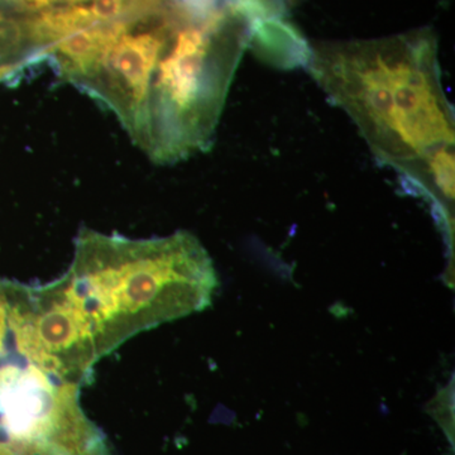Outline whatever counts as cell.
<instances>
[{"mask_svg":"<svg viewBox=\"0 0 455 455\" xmlns=\"http://www.w3.org/2000/svg\"><path fill=\"white\" fill-rule=\"evenodd\" d=\"M305 66L352 119L376 160L401 176L455 146L454 108L443 86L433 29L314 42Z\"/></svg>","mask_w":455,"mask_h":455,"instance_id":"6da1fadb","label":"cell"},{"mask_svg":"<svg viewBox=\"0 0 455 455\" xmlns=\"http://www.w3.org/2000/svg\"><path fill=\"white\" fill-rule=\"evenodd\" d=\"M46 286L99 362L134 335L211 307L220 280L191 233L131 239L84 229L70 267Z\"/></svg>","mask_w":455,"mask_h":455,"instance_id":"7a4b0ae2","label":"cell"},{"mask_svg":"<svg viewBox=\"0 0 455 455\" xmlns=\"http://www.w3.org/2000/svg\"><path fill=\"white\" fill-rule=\"evenodd\" d=\"M253 20L228 0L208 13L185 9L155 66L131 139L156 164L208 151Z\"/></svg>","mask_w":455,"mask_h":455,"instance_id":"3957f363","label":"cell"},{"mask_svg":"<svg viewBox=\"0 0 455 455\" xmlns=\"http://www.w3.org/2000/svg\"><path fill=\"white\" fill-rule=\"evenodd\" d=\"M16 283L0 280V368L28 364L17 353L13 331V300Z\"/></svg>","mask_w":455,"mask_h":455,"instance_id":"277c9868","label":"cell"},{"mask_svg":"<svg viewBox=\"0 0 455 455\" xmlns=\"http://www.w3.org/2000/svg\"><path fill=\"white\" fill-rule=\"evenodd\" d=\"M88 0H0V4L4 5L13 13L25 16V14L38 13L46 9L65 7V5L79 4Z\"/></svg>","mask_w":455,"mask_h":455,"instance_id":"5b68a950","label":"cell"},{"mask_svg":"<svg viewBox=\"0 0 455 455\" xmlns=\"http://www.w3.org/2000/svg\"><path fill=\"white\" fill-rule=\"evenodd\" d=\"M25 65H0V82L3 79H7V77L12 76L17 71H20V68Z\"/></svg>","mask_w":455,"mask_h":455,"instance_id":"8992f818","label":"cell"},{"mask_svg":"<svg viewBox=\"0 0 455 455\" xmlns=\"http://www.w3.org/2000/svg\"><path fill=\"white\" fill-rule=\"evenodd\" d=\"M0 455H18L3 435L2 430H0Z\"/></svg>","mask_w":455,"mask_h":455,"instance_id":"52a82bcc","label":"cell"}]
</instances>
